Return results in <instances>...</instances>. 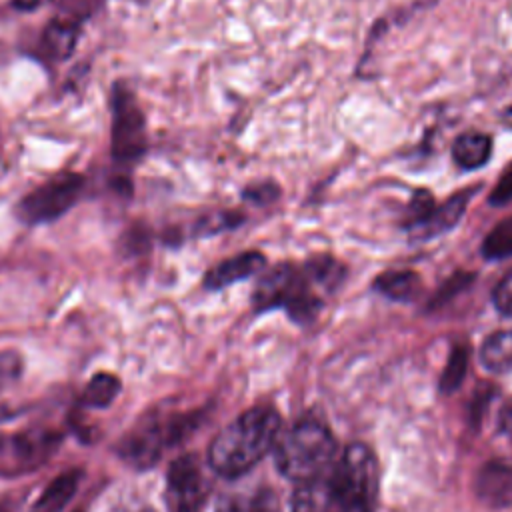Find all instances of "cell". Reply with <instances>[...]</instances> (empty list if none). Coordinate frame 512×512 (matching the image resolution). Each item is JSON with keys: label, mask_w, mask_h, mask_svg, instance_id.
<instances>
[{"label": "cell", "mask_w": 512, "mask_h": 512, "mask_svg": "<svg viewBox=\"0 0 512 512\" xmlns=\"http://www.w3.org/2000/svg\"><path fill=\"white\" fill-rule=\"evenodd\" d=\"M476 192H478V186L476 188H464V190L452 194L444 204L434 206L430 216L418 228L412 230L414 238L416 240H430L434 236H440V234L452 230L460 222V218H462V214L468 206V200Z\"/></svg>", "instance_id": "12"}, {"label": "cell", "mask_w": 512, "mask_h": 512, "mask_svg": "<svg viewBox=\"0 0 512 512\" xmlns=\"http://www.w3.org/2000/svg\"><path fill=\"white\" fill-rule=\"evenodd\" d=\"M500 426H502V430H504L508 436H512V406H508L506 410H502Z\"/></svg>", "instance_id": "30"}, {"label": "cell", "mask_w": 512, "mask_h": 512, "mask_svg": "<svg viewBox=\"0 0 512 512\" xmlns=\"http://www.w3.org/2000/svg\"><path fill=\"white\" fill-rule=\"evenodd\" d=\"M292 512H352L334 484L332 476L322 474L302 482L292 498Z\"/></svg>", "instance_id": "9"}, {"label": "cell", "mask_w": 512, "mask_h": 512, "mask_svg": "<svg viewBox=\"0 0 512 512\" xmlns=\"http://www.w3.org/2000/svg\"><path fill=\"white\" fill-rule=\"evenodd\" d=\"M466 364H468V354H466V348L462 346H456L450 354V360L442 372V378H440V390L444 394L456 390L466 374Z\"/></svg>", "instance_id": "22"}, {"label": "cell", "mask_w": 512, "mask_h": 512, "mask_svg": "<svg viewBox=\"0 0 512 512\" xmlns=\"http://www.w3.org/2000/svg\"><path fill=\"white\" fill-rule=\"evenodd\" d=\"M472 278H474V274H454V276L444 284V288L436 294L434 302H442V300L450 298L454 292H458V290L466 288V286L470 284V280H472Z\"/></svg>", "instance_id": "28"}, {"label": "cell", "mask_w": 512, "mask_h": 512, "mask_svg": "<svg viewBox=\"0 0 512 512\" xmlns=\"http://www.w3.org/2000/svg\"><path fill=\"white\" fill-rule=\"evenodd\" d=\"M280 194V188L274 182H260V184H252L244 190V198L254 202V204H268L274 202Z\"/></svg>", "instance_id": "27"}, {"label": "cell", "mask_w": 512, "mask_h": 512, "mask_svg": "<svg viewBox=\"0 0 512 512\" xmlns=\"http://www.w3.org/2000/svg\"><path fill=\"white\" fill-rule=\"evenodd\" d=\"M504 116L508 118V122H512V106H510V108L504 112Z\"/></svg>", "instance_id": "31"}, {"label": "cell", "mask_w": 512, "mask_h": 512, "mask_svg": "<svg viewBox=\"0 0 512 512\" xmlns=\"http://www.w3.org/2000/svg\"><path fill=\"white\" fill-rule=\"evenodd\" d=\"M120 392V380L114 374L100 372L90 378L82 392V404L90 408H104L112 404V400Z\"/></svg>", "instance_id": "20"}, {"label": "cell", "mask_w": 512, "mask_h": 512, "mask_svg": "<svg viewBox=\"0 0 512 512\" xmlns=\"http://www.w3.org/2000/svg\"><path fill=\"white\" fill-rule=\"evenodd\" d=\"M266 266V256L258 250H246L236 256H230L210 268L204 276V286L208 290H222L230 284L246 280Z\"/></svg>", "instance_id": "10"}, {"label": "cell", "mask_w": 512, "mask_h": 512, "mask_svg": "<svg viewBox=\"0 0 512 512\" xmlns=\"http://www.w3.org/2000/svg\"><path fill=\"white\" fill-rule=\"evenodd\" d=\"M214 512H280V500L272 488L258 486L220 496Z\"/></svg>", "instance_id": "13"}, {"label": "cell", "mask_w": 512, "mask_h": 512, "mask_svg": "<svg viewBox=\"0 0 512 512\" xmlns=\"http://www.w3.org/2000/svg\"><path fill=\"white\" fill-rule=\"evenodd\" d=\"M78 34H80L78 22H72L66 18H54L44 28V34L40 40L42 52L52 60H64L74 52Z\"/></svg>", "instance_id": "15"}, {"label": "cell", "mask_w": 512, "mask_h": 512, "mask_svg": "<svg viewBox=\"0 0 512 512\" xmlns=\"http://www.w3.org/2000/svg\"><path fill=\"white\" fill-rule=\"evenodd\" d=\"M112 156L116 162H134L146 150V122L134 96L116 86L112 96Z\"/></svg>", "instance_id": "7"}, {"label": "cell", "mask_w": 512, "mask_h": 512, "mask_svg": "<svg viewBox=\"0 0 512 512\" xmlns=\"http://www.w3.org/2000/svg\"><path fill=\"white\" fill-rule=\"evenodd\" d=\"M184 432V418L146 416L124 436L120 444V454L140 468L152 466L162 454L164 446L178 442Z\"/></svg>", "instance_id": "6"}, {"label": "cell", "mask_w": 512, "mask_h": 512, "mask_svg": "<svg viewBox=\"0 0 512 512\" xmlns=\"http://www.w3.org/2000/svg\"><path fill=\"white\" fill-rule=\"evenodd\" d=\"M138 512H154V508H142V510H138Z\"/></svg>", "instance_id": "32"}, {"label": "cell", "mask_w": 512, "mask_h": 512, "mask_svg": "<svg viewBox=\"0 0 512 512\" xmlns=\"http://www.w3.org/2000/svg\"><path fill=\"white\" fill-rule=\"evenodd\" d=\"M374 288L390 300H414L422 288V280L414 270H388L376 276Z\"/></svg>", "instance_id": "16"}, {"label": "cell", "mask_w": 512, "mask_h": 512, "mask_svg": "<svg viewBox=\"0 0 512 512\" xmlns=\"http://www.w3.org/2000/svg\"><path fill=\"white\" fill-rule=\"evenodd\" d=\"M52 0H12V6L16 10H24V12H30V10H38L42 8L44 4H48Z\"/></svg>", "instance_id": "29"}, {"label": "cell", "mask_w": 512, "mask_h": 512, "mask_svg": "<svg viewBox=\"0 0 512 512\" xmlns=\"http://www.w3.org/2000/svg\"><path fill=\"white\" fill-rule=\"evenodd\" d=\"M168 504L172 512H196L208 492L202 468L192 454L176 458L168 468Z\"/></svg>", "instance_id": "8"}, {"label": "cell", "mask_w": 512, "mask_h": 512, "mask_svg": "<svg viewBox=\"0 0 512 512\" xmlns=\"http://www.w3.org/2000/svg\"><path fill=\"white\" fill-rule=\"evenodd\" d=\"M492 156V136L468 130L462 132L452 144V158L462 170H478Z\"/></svg>", "instance_id": "14"}, {"label": "cell", "mask_w": 512, "mask_h": 512, "mask_svg": "<svg viewBox=\"0 0 512 512\" xmlns=\"http://www.w3.org/2000/svg\"><path fill=\"white\" fill-rule=\"evenodd\" d=\"M508 202H512V164L508 166L506 172H502V176L494 184L492 192L488 194L490 206H504Z\"/></svg>", "instance_id": "26"}, {"label": "cell", "mask_w": 512, "mask_h": 512, "mask_svg": "<svg viewBox=\"0 0 512 512\" xmlns=\"http://www.w3.org/2000/svg\"><path fill=\"white\" fill-rule=\"evenodd\" d=\"M252 304L258 312L286 308L296 322H310L322 308V300L312 290V282L302 268L294 264H278L264 272L254 288Z\"/></svg>", "instance_id": "3"}, {"label": "cell", "mask_w": 512, "mask_h": 512, "mask_svg": "<svg viewBox=\"0 0 512 512\" xmlns=\"http://www.w3.org/2000/svg\"><path fill=\"white\" fill-rule=\"evenodd\" d=\"M22 374V358L14 350L0 352V392L10 388Z\"/></svg>", "instance_id": "24"}, {"label": "cell", "mask_w": 512, "mask_h": 512, "mask_svg": "<svg viewBox=\"0 0 512 512\" xmlns=\"http://www.w3.org/2000/svg\"><path fill=\"white\" fill-rule=\"evenodd\" d=\"M434 210V198L428 190H416L410 198L408 210H406V218H404V226L412 232L414 228H418Z\"/></svg>", "instance_id": "23"}, {"label": "cell", "mask_w": 512, "mask_h": 512, "mask_svg": "<svg viewBox=\"0 0 512 512\" xmlns=\"http://www.w3.org/2000/svg\"><path fill=\"white\" fill-rule=\"evenodd\" d=\"M476 496L492 508L512 506V464L486 462L474 480Z\"/></svg>", "instance_id": "11"}, {"label": "cell", "mask_w": 512, "mask_h": 512, "mask_svg": "<svg viewBox=\"0 0 512 512\" xmlns=\"http://www.w3.org/2000/svg\"><path fill=\"white\" fill-rule=\"evenodd\" d=\"M84 188V176L76 172H62L28 192L16 214L26 224H44L64 216L80 198Z\"/></svg>", "instance_id": "5"}, {"label": "cell", "mask_w": 512, "mask_h": 512, "mask_svg": "<svg viewBox=\"0 0 512 512\" xmlns=\"http://www.w3.org/2000/svg\"><path fill=\"white\" fill-rule=\"evenodd\" d=\"M80 482L78 470H68L52 480V484L42 492L38 502L34 504L32 512H60L70 498L74 496Z\"/></svg>", "instance_id": "17"}, {"label": "cell", "mask_w": 512, "mask_h": 512, "mask_svg": "<svg viewBox=\"0 0 512 512\" xmlns=\"http://www.w3.org/2000/svg\"><path fill=\"white\" fill-rule=\"evenodd\" d=\"M278 436V412L270 406L250 408L212 440L208 462L224 478L242 476L274 448Z\"/></svg>", "instance_id": "1"}, {"label": "cell", "mask_w": 512, "mask_h": 512, "mask_svg": "<svg viewBox=\"0 0 512 512\" xmlns=\"http://www.w3.org/2000/svg\"><path fill=\"white\" fill-rule=\"evenodd\" d=\"M484 368L492 372H506L512 368V330H498L490 334L480 348Z\"/></svg>", "instance_id": "18"}, {"label": "cell", "mask_w": 512, "mask_h": 512, "mask_svg": "<svg viewBox=\"0 0 512 512\" xmlns=\"http://www.w3.org/2000/svg\"><path fill=\"white\" fill-rule=\"evenodd\" d=\"M482 256L486 260H504L512 256V216L498 222L482 240Z\"/></svg>", "instance_id": "21"}, {"label": "cell", "mask_w": 512, "mask_h": 512, "mask_svg": "<svg viewBox=\"0 0 512 512\" xmlns=\"http://www.w3.org/2000/svg\"><path fill=\"white\" fill-rule=\"evenodd\" d=\"M352 512H372L378 498V466L364 444H350L330 472Z\"/></svg>", "instance_id": "4"}, {"label": "cell", "mask_w": 512, "mask_h": 512, "mask_svg": "<svg viewBox=\"0 0 512 512\" xmlns=\"http://www.w3.org/2000/svg\"><path fill=\"white\" fill-rule=\"evenodd\" d=\"M302 270L308 276V280L312 282V286H320L328 292H332L344 280V274H346L344 264H340L338 260H334L328 254L312 256L310 260L304 262Z\"/></svg>", "instance_id": "19"}, {"label": "cell", "mask_w": 512, "mask_h": 512, "mask_svg": "<svg viewBox=\"0 0 512 512\" xmlns=\"http://www.w3.org/2000/svg\"><path fill=\"white\" fill-rule=\"evenodd\" d=\"M492 302L504 316H512V270H508L492 290Z\"/></svg>", "instance_id": "25"}, {"label": "cell", "mask_w": 512, "mask_h": 512, "mask_svg": "<svg viewBox=\"0 0 512 512\" xmlns=\"http://www.w3.org/2000/svg\"><path fill=\"white\" fill-rule=\"evenodd\" d=\"M334 454L336 440L332 432L314 418L296 422L288 432L278 436L274 444L278 470L298 484L326 474Z\"/></svg>", "instance_id": "2"}]
</instances>
